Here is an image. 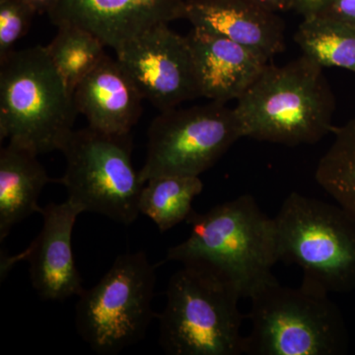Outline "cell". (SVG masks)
Segmentation results:
<instances>
[{
    "label": "cell",
    "mask_w": 355,
    "mask_h": 355,
    "mask_svg": "<svg viewBox=\"0 0 355 355\" xmlns=\"http://www.w3.org/2000/svg\"><path fill=\"white\" fill-rule=\"evenodd\" d=\"M320 15L347 23L355 27V0H333Z\"/></svg>",
    "instance_id": "obj_22"
},
{
    "label": "cell",
    "mask_w": 355,
    "mask_h": 355,
    "mask_svg": "<svg viewBox=\"0 0 355 355\" xmlns=\"http://www.w3.org/2000/svg\"><path fill=\"white\" fill-rule=\"evenodd\" d=\"M104 44L90 32L76 26H58L57 35L46 46L51 62L73 95L79 83L99 64Z\"/></svg>",
    "instance_id": "obj_20"
},
{
    "label": "cell",
    "mask_w": 355,
    "mask_h": 355,
    "mask_svg": "<svg viewBox=\"0 0 355 355\" xmlns=\"http://www.w3.org/2000/svg\"><path fill=\"white\" fill-rule=\"evenodd\" d=\"M73 95L46 46L0 60V139L40 155L64 148L74 130Z\"/></svg>",
    "instance_id": "obj_4"
},
{
    "label": "cell",
    "mask_w": 355,
    "mask_h": 355,
    "mask_svg": "<svg viewBox=\"0 0 355 355\" xmlns=\"http://www.w3.org/2000/svg\"><path fill=\"white\" fill-rule=\"evenodd\" d=\"M184 19L268 60L286 48L284 21L254 0H187Z\"/></svg>",
    "instance_id": "obj_14"
},
{
    "label": "cell",
    "mask_w": 355,
    "mask_h": 355,
    "mask_svg": "<svg viewBox=\"0 0 355 355\" xmlns=\"http://www.w3.org/2000/svg\"><path fill=\"white\" fill-rule=\"evenodd\" d=\"M333 0H293V9L304 18L320 15Z\"/></svg>",
    "instance_id": "obj_23"
},
{
    "label": "cell",
    "mask_w": 355,
    "mask_h": 355,
    "mask_svg": "<svg viewBox=\"0 0 355 355\" xmlns=\"http://www.w3.org/2000/svg\"><path fill=\"white\" fill-rule=\"evenodd\" d=\"M37 13H49L57 0H26Z\"/></svg>",
    "instance_id": "obj_25"
},
{
    "label": "cell",
    "mask_w": 355,
    "mask_h": 355,
    "mask_svg": "<svg viewBox=\"0 0 355 355\" xmlns=\"http://www.w3.org/2000/svg\"><path fill=\"white\" fill-rule=\"evenodd\" d=\"M36 11L26 0H0V60L27 34Z\"/></svg>",
    "instance_id": "obj_21"
},
{
    "label": "cell",
    "mask_w": 355,
    "mask_h": 355,
    "mask_svg": "<svg viewBox=\"0 0 355 355\" xmlns=\"http://www.w3.org/2000/svg\"><path fill=\"white\" fill-rule=\"evenodd\" d=\"M38 155L13 144L0 150V241L11 229L35 212L41 214L39 198L51 179Z\"/></svg>",
    "instance_id": "obj_16"
},
{
    "label": "cell",
    "mask_w": 355,
    "mask_h": 355,
    "mask_svg": "<svg viewBox=\"0 0 355 355\" xmlns=\"http://www.w3.org/2000/svg\"><path fill=\"white\" fill-rule=\"evenodd\" d=\"M335 139L318 163L315 179L338 205L355 217V116L335 128Z\"/></svg>",
    "instance_id": "obj_19"
},
{
    "label": "cell",
    "mask_w": 355,
    "mask_h": 355,
    "mask_svg": "<svg viewBox=\"0 0 355 355\" xmlns=\"http://www.w3.org/2000/svg\"><path fill=\"white\" fill-rule=\"evenodd\" d=\"M335 109L323 67L303 55L282 67L266 65L234 112L243 137L297 146L334 132Z\"/></svg>",
    "instance_id": "obj_1"
},
{
    "label": "cell",
    "mask_w": 355,
    "mask_h": 355,
    "mask_svg": "<svg viewBox=\"0 0 355 355\" xmlns=\"http://www.w3.org/2000/svg\"><path fill=\"white\" fill-rule=\"evenodd\" d=\"M147 135L144 183L162 175L200 177L243 139L234 109L216 101L160 112Z\"/></svg>",
    "instance_id": "obj_9"
},
{
    "label": "cell",
    "mask_w": 355,
    "mask_h": 355,
    "mask_svg": "<svg viewBox=\"0 0 355 355\" xmlns=\"http://www.w3.org/2000/svg\"><path fill=\"white\" fill-rule=\"evenodd\" d=\"M155 266L144 251L116 257L76 306L77 334L100 355H116L144 340L158 315L153 310Z\"/></svg>",
    "instance_id": "obj_7"
},
{
    "label": "cell",
    "mask_w": 355,
    "mask_h": 355,
    "mask_svg": "<svg viewBox=\"0 0 355 355\" xmlns=\"http://www.w3.org/2000/svg\"><path fill=\"white\" fill-rule=\"evenodd\" d=\"M73 100L89 127L111 135H128L141 116L144 99L119 60L106 55L77 85Z\"/></svg>",
    "instance_id": "obj_15"
},
{
    "label": "cell",
    "mask_w": 355,
    "mask_h": 355,
    "mask_svg": "<svg viewBox=\"0 0 355 355\" xmlns=\"http://www.w3.org/2000/svg\"><path fill=\"white\" fill-rule=\"evenodd\" d=\"M83 212L69 200L46 205L41 210V232L25 251L12 258H2V277L14 263L26 261L30 263L33 288L42 300L64 301L80 295L84 288L72 251V232Z\"/></svg>",
    "instance_id": "obj_11"
},
{
    "label": "cell",
    "mask_w": 355,
    "mask_h": 355,
    "mask_svg": "<svg viewBox=\"0 0 355 355\" xmlns=\"http://www.w3.org/2000/svg\"><path fill=\"white\" fill-rule=\"evenodd\" d=\"M273 12H284L293 9V0H254Z\"/></svg>",
    "instance_id": "obj_24"
},
{
    "label": "cell",
    "mask_w": 355,
    "mask_h": 355,
    "mask_svg": "<svg viewBox=\"0 0 355 355\" xmlns=\"http://www.w3.org/2000/svg\"><path fill=\"white\" fill-rule=\"evenodd\" d=\"M114 53L142 98L159 111L200 97L188 39L169 24L154 26Z\"/></svg>",
    "instance_id": "obj_10"
},
{
    "label": "cell",
    "mask_w": 355,
    "mask_h": 355,
    "mask_svg": "<svg viewBox=\"0 0 355 355\" xmlns=\"http://www.w3.org/2000/svg\"><path fill=\"white\" fill-rule=\"evenodd\" d=\"M198 176L162 175L147 180L139 198L140 214H144L165 233L187 221L193 214V200L202 193Z\"/></svg>",
    "instance_id": "obj_17"
},
{
    "label": "cell",
    "mask_w": 355,
    "mask_h": 355,
    "mask_svg": "<svg viewBox=\"0 0 355 355\" xmlns=\"http://www.w3.org/2000/svg\"><path fill=\"white\" fill-rule=\"evenodd\" d=\"M187 0H57L49 11L57 27L76 26L118 51L154 26L184 19Z\"/></svg>",
    "instance_id": "obj_12"
},
{
    "label": "cell",
    "mask_w": 355,
    "mask_h": 355,
    "mask_svg": "<svg viewBox=\"0 0 355 355\" xmlns=\"http://www.w3.org/2000/svg\"><path fill=\"white\" fill-rule=\"evenodd\" d=\"M330 293L301 282L280 284L277 277L250 296L251 331L245 354L340 355L349 334L342 312Z\"/></svg>",
    "instance_id": "obj_5"
},
{
    "label": "cell",
    "mask_w": 355,
    "mask_h": 355,
    "mask_svg": "<svg viewBox=\"0 0 355 355\" xmlns=\"http://www.w3.org/2000/svg\"><path fill=\"white\" fill-rule=\"evenodd\" d=\"M200 97L227 103L238 100L270 60L216 33L193 27L187 35Z\"/></svg>",
    "instance_id": "obj_13"
},
{
    "label": "cell",
    "mask_w": 355,
    "mask_h": 355,
    "mask_svg": "<svg viewBox=\"0 0 355 355\" xmlns=\"http://www.w3.org/2000/svg\"><path fill=\"white\" fill-rule=\"evenodd\" d=\"M158 315L159 345L170 355L245 354L242 297L225 273L202 261H187L173 273Z\"/></svg>",
    "instance_id": "obj_2"
},
{
    "label": "cell",
    "mask_w": 355,
    "mask_h": 355,
    "mask_svg": "<svg viewBox=\"0 0 355 355\" xmlns=\"http://www.w3.org/2000/svg\"><path fill=\"white\" fill-rule=\"evenodd\" d=\"M279 261L328 293L355 291V217L334 203L291 193L275 217Z\"/></svg>",
    "instance_id": "obj_6"
},
{
    "label": "cell",
    "mask_w": 355,
    "mask_h": 355,
    "mask_svg": "<svg viewBox=\"0 0 355 355\" xmlns=\"http://www.w3.org/2000/svg\"><path fill=\"white\" fill-rule=\"evenodd\" d=\"M191 234L168 250L165 261H202L232 280L243 298L275 279L279 261L275 217L266 216L251 195L222 202L187 219Z\"/></svg>",
    "instance_id": "obj_3"
},
{
    "label": "cell",
    "mask_w": 355,
    "mask_h": 355,
    "mask_svg": "<svg viewBox=\"0 0 355 355\" xmlns=\"http://www.w3.org/2000/svg\"><path fill=\"white\" fill-rule=\"evenodd\" d=\"M65 171L58 183L83 212L130 225L140 214L144 182L132 163V139L89 127L74 130L64 148Z\"/></svg>",
    "instance_id": "obj_8"
},
{
    "label": "cell",
    "mask_w": 355,
    "mask_h": 355,
    "mask_svg": "<svg viewBox=\"0 0 355 355\" xmlns=\"http://www.w3.org/2000/svg\"><path fill=\"white\" fill-rule=\"evenodd\" d=\"M303 55L322 67L355 73V27L323 15L304 18L294 35Z\"/></svg>",
    "instance_id": "obj_18"
}]
</instances>
